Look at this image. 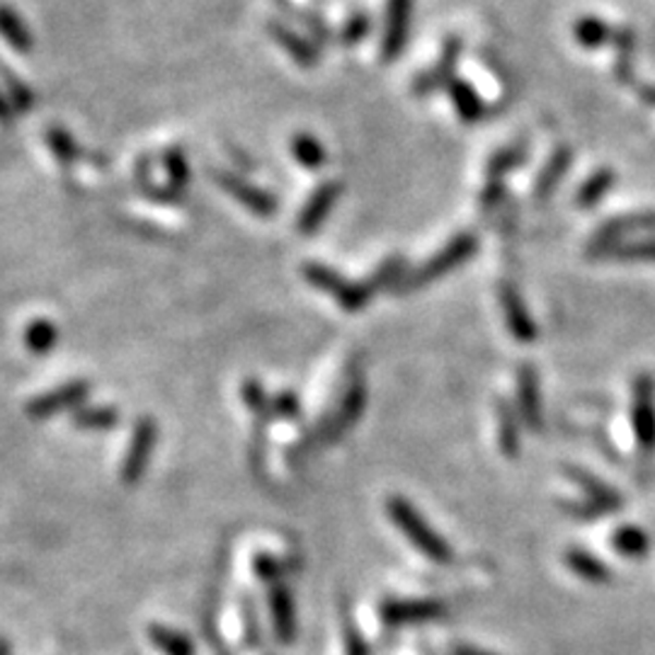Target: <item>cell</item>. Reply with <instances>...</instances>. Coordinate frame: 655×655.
<instances>
[{
  "label": "cell",
  "instance_id": "1",
  "mask_svg": "<svg viewBox=\"0 0 655 655\" xmlns=\"http://www.w3.org/2000/svg\"><path fill=\"white\" fill-rule=\"evenodd\" d=\"M386 512L391 520L398 524V530L404 532L410 542H413L422 556H428L435 564H449L452 561V548L432 527L425 522L413 505L404 498H388Z\"/></svg>",
  "mask_w": 655,
  "mask_h": 655
},
{
  "label": "cell",
  "instance_id": "2",
  "mask_svg": "<svg viewBox=\"0 0 655 655\" xmlns=\"http://www.w3.org/2000/svg\"><path fill=\"white\" fill-rule=\"evenodd\" d=\"M304 277L309 280L313 287L331 294V297L341 304L345 311H362L369 304V299H372V289H369V284L347 282L343 274H337L335 270L321 265V262H306Z\"/></svg>",
  "mask_w": 655,
  "mask_h": 655
},
{
  "label": "cell",
  "instance_id": "3",
  "mask_svg": "<svg viewBox=\"0 0 655 655\" xmlns=\"http://www.w3.org/2000/svg\"><path fill=\"white\" fill-rule=\"evenodd\" d=\"M156 440H158V425L151 416H146L136 422L129 449H126V457L120 469V479L124 485H134L144 479L146 469H149Z\"/></svg>",
  "mask_w": 655,
  "mask_h": 655
},
{
  "label": "cell",
  "instance_id": "4",
  "mask_svg": "<svg viewBox=\"0 0 655 655\" xmlns=\"http://www.w3.org/2000/svg\"><path fill=\"white\" fill-rule=\"evenodd\" d=\"M570 477H573V481L580 485V489L585 491V500L576 505V503H568L566 510L573 512L576 517H580V520H595V517H600L602 512H609L615 510V507L621 505V495L609 489L607 483L597 481L595 477H590V473L580 471V469H570Z\"/></svg>",
  "mask_w": 655,
  "mask_h": 655
},
{
  "label": "cell",
  "instance_id": "5",
  "mask_svg": "<svg viewBox=\"0 0 655 655\" xmlns=\"http://www.w3.org/2000/svg\"><path fill=\"white\" fill-rule=\"evenodd\" d=\"M477 248H479V238L473 234H461L454 240H449L435 258H430L425 265L410 277V287H420V284H428L432 280L442 277V274L452 272L454 268H459L464 260L477 252Z\"/></svg>",
  "mask_w": 655,
  "mask_h": 655
},
{
  "label": "cell",
  "instance_id": "6",
  "mask_svg": "<svg viewBox=\"0 0 655 655\" xmlns=\"http://www.w3.org/2000/svg\"><path fill=\"white\" fill-rule=\"evenodd\" d=\"M461 49H464L461 37H449L445 41L440 59L413 81V88L410 90H413L416 98H425V95L449 88V83L457 78V63L461 59Z\"/></svg>",
  "mask_w": 655,
  "mask_h": 655
},
{
  "label": "cell",
  "instance_id": "7",
  "mask_svg": "<svg viewBox=\"0 0 655 655\" xmlns=\"http://www.w3.org/2000/svg\"><path fill=\"white\" fill-rule=\"evenodd\" d=\"M631 422L637 432L639 447L643 452L655 449V384L648 374H641L633 382V404Z\"/></svg>",
  "mask_w": 655,
  "mask_h": 655
},
{
  "label": "cell",
  "instance_id": "8",
  "mask_svg": "<svg viewBox=\"0 0 655 655\" xmlns=\"http://www.w3.org/2000/svg\"><path fill=\"white\" fill-rule=\"evenodd\" d=\"M88 396H90L88 382H69L47 391V394H41L37 398H32L25 410L32 420H45L57 413H63V410L83 406Z\"/></svg>",
  "mask_w": 655,
  "mask_h": 655
},
{
  "label": "cell",
  "instance_id": "9",
  "mask_svg": "<svg viewBox=\"0 0 655 655\" xmlns=\"http://www.w3.org/2000/svg\"><path fill=\"white\" fill-rule=\"evenodd\" d=\"M410 13H413V0H386V23L382 39L384 61H394L404 54L408 41Z\"/></svg>",
  "mask_w": 655,
  "mask_h": 655
},
{
  "label": "cell",
  "instance_id": "10",
  "mask_svg": "<svg viewBox=\"0 0 655 655\" xmlns=\"http://www.w3.org/2000/svg\"><path fill=\"white\" fill-rule=\"evenodd\" d=\"M343 195V183L341 180H325L321 187H316V193L309 197V202L304 205L297 228L299 234L311 236L321 228L325 217L331 214L333 207L337 205V199Z\"/></svg>",
  "mask_w": 655,
  "mask_h": 655
},
{
  "label": "cell",
  "instance_id": "11",
  "mask_svg": "<svg viewBox=\"0 0 655 655\" xmlns=\"http://www.w3.org/2000/svg\"><path fill=\"white\" fill-rule=\"evenodd\" d=\"M445 605L437 600H388L382 605V617L386 625H418V621L437 619L445 615Z\"/></svg>",
  "mask_w": 655,
  "mask_h": 655
},
{
  "label": "cell",
  "instance_id": "12",
  "mask_svg": "<svg viewBox=\"0 0 655 655\" xmlns=\"http://www.w3.org/2000/svg\"><path fill=\"white\" fill-rule=\"evenodd\" d=\"M217 183L221 185L224 193H228L231 197H234L236 202H240L248 211H252V214L272 217L274 211H277V202H274V197L268 195V193H262L260 187L250 185L248 180H243L234 173H221V175H217Z\"/></svg>",
  "mask_w": 655,
  "mask_h": 655
},
{
  "label": "cell",
  "instance_id": "13",
  "mask_svg": "<svg viewBox=\"0 0 655 655\" xmlns=\"http://www.w3.org/2000/svg\"><path fill=\"white\" fill-rule=\"evenodd\" d=\"M500 304H503V311L507 319V328H510V333L517 337V341L524 345L534 343L536 325L532 321L530 311H527L522 297L517 294L515 287H510V284H505V287L500 289Z\"/></svg>",
  "mask_w": 655,
  "mask_h": 655
},
{
  "label": "cell",
  "instance_id": "14",
  "mask_svg": "<svg viewBox=\"0 0 655 655\" xmlns=\"http://www.w3.org/2000/svg\"><path fill=\"white\" fill-rule=\"evenodd\" d=\"M590 256L611 260H655V238L646 240H595Z\"/></svg>",
  "mask_w": 655,
  "mask_h": 655
},
{
  "label": "cell",
  "instance_id": "15",
  "mask_svg": "<svg viewBox=\"0 0 655 655\" xmlns=\"http://www.w3.org/2000/svg\"><path fill=\"white\" fill-rule=\"evenodd\" d=\"M270 615L277 639L289 643L297 633V621H294V600L292 593L282 583H274L270 590Z\"/></svg>",
  "mask_w": 655,
  "mask_h": 655
},
{
  "label": "cell",
  "instance_id": "16",
  "mask_svg": "<svg viewBox=\"0 0 655 655\" xmlns=\"http://www.w3.org/2000/svg\"><path fill=\"white\" fill-rule=\"evenodd\" d=\"M517 404H520V413L527 425L532 430L542 428V400H539V382L532 367L520 369V379H517Z\"/></svg>",
  "mask_w": 655,
  "mask_h": 655
},
{
  "label": "cell",
  "instance_id": "17",
  "mask_svg": "<svg viewBox=\"0 0 655 655\" xmlns=\"http://www.w3.org/2000/svg\"><path fill=\"white\" fill-rule=\"evenodd\" d=\"M268 32L274 41H280L284 51H287L294 61L301 63L304 69H311L319 63V49H316L309 39L297 35L294 29L284 27L282 23H268Z\"/></svg>",
  "mask_w": 655,
  "mask_h": 655
},
{
  "label": "cell",
  "instance_id": "18",
  "mask_svg": "<svg viewBox=\"0 0 655 655\" xmlns=\"http://www.w3.org/2000/svg\"><path fill=\"white\" fill-rule=\"evenodd\" d=\"M364 396L367 394H364L362 379H357V382H353L350 388L345 391V396L341 400V408H337V413L331 422V430H328V437L337 440L345 430H350L355 425L359 413H362V408H364Z\"/></svg>",
  "mask_w": 655,
  "mask_h": 655
},
{
  "label": "cell",
  "instance_id": "19",
  "mask_svg": "<svg viewBox=\"0 0 655 655\" xmlns=\"http://www.w3.org/2000/svg\"><path fill=\"white\" fill-rule=\"evenodd\" d=\"M655 228V211H637V214L609 219L600 226L595 240H621L629 234H639V231Z\"/></svg>",
  "mask_w": 655,
  "mask_h": 655
},
{
  "label": "cell",
  "instance_id": "20",
  "mask_svg": "<svg viewBox=\"0 0 655 655\" xmlns=\"http://www.w3.org/2000/svg\"><path fill=\"white\" fill-rule=\"evenodd\" d=\"M449 98L454 102V108H457V114L459 118L467 122V124H473L485 118V104L481 100V95L477 92V88L471 86V83L461 81V78H454L449 83Z\"/></svg>",
  "mask_w": 655,
  "mask_h": 655
},
{
  "label": "cell",
  "instance_id": "21",
  "mask_svg": "<svg viewBox=\"0 0 655 655\" xmlns=\"http://www.w3.org/2000/svg\"><path fill=\"white\" fill-rule=\"evenodd\" d=\"M570 161H573V153H570V149H566V146H558V149L552 153V158H548V163L542 171V175H539V180H536L534 197L539 199V202H544L546 197L554 195V189L558 187V183H561L564 175L568 173Z\"/></svg>",
  "mask_w": 655,
  "mask_h": 655
},
{
  "label": "cell",
  "instance_id": "22",
  "mask_svg": "<svg viewBox=\"0 0 655 655\" xmlns=\"http://www.w3.org/2000/svg\"><path fill=\"white\" fill-rule=\"evenodd\" d=\"M566 566L573 570L578 578L588 580V583H607L609 568L600 561L597 556L583 552V548H568L566 552Z\"/></svg>",
  "mask_w": 655,
  "mask_h": 655
},
{
  "label": "cell",
  "instance_id": "23",
  "mask_svg": "<svg viewBox=\"0 0 655 655\" xmlns=\"http://www.w3.org/2000/svg\"><path fill=\"white\" fill-rule=\"evenodd\" d=\"M573 37L583 49H600L605 47L607 41L615 39V32H611V27L602 17L585 15L573 25Z\"/></svg>",
  "mask_w": 655,
  "mask_h": 655
},
{
  "label": "cell",
  "instance_id": "24",
  "mask_svg": "<svg viewBox=\"0 0 655 655\" xmlns=\"http://www.w3.org/2000/svg\"><path fill=\"white\" fill-rule=\"evenodd\" d=\"M611 45L617 47L615 57V78L619 83H631L633 78V54H637V35L631 27H619Z\"/></svg>",
  "mask_w": 655,
  "mask_h": 655
},
{
  "label": "cell",
  "instance_id": "25",
  "mask_svg": "<svg viewBox=\"0 0 655 655\" xmlns=\"http://www.w3.org/2000/svg\"><path fill=\"white\" fill-rule=\"evenodd\" d=\"M59 343L57 325L49 319H37L25 328V347L32 355H49Z\"/></svg>",
  "mask_w": 655,
  "mask_h": 655
},
{
  "label": "cell",
  "instance_id": "26",
  "mask_svg": "<svg viewBox=\"0 0 655 655\" xmlns=\"http://www.w3.org/2000/svg\"><path fill=\"white\" fill-rule=\"evenodd\" d=\"M611 546H615L617 552L627 558H643V556H648L651 539L646 532L639 530V527L627 524V527H619L615 536H611Z\"/></svg>",
  "mask_w": 655,
  "mask_h": 655
},
{
  "label": "cell",
  "instance_id": "27",
  "mask_svg": "<svg viewBox=\"0 0 655 655\" xmlns=\"http://www.w3.org/2000/svg\"><path fill=\"white\" fill-rule=\"evenodd\" d=\"M0 37H3L13 49L23 51V54H27L32 49L29 29L8 5H0Z\"/></svg>",
  "mask_w": 655,
  "mask_h": 655
},
{
  "label": "cell",
  "instance_id": "28",
  "mask_svg": "<svg viewBox=\"0 0 655 655\" xmlns=\"http://www.w3.org/2000/svg\"><path fill=\"white\" fill-rule=\"evenodd\" d=\"M120 422V410L114 406H86L73 413V425L83 430H112Z\"/></svg>",
  "mask_w": 655,
  "mask_h": 655
},
{
  "label": "cell",
  "instance_id": "29",
  "mask_svg": "<svg viewBox=\"0 0 655 655\" xmlns=\"http://www.w3.org/2000/svg\"><path fill=\"white\" fill-rule=\"evenodd\" d=\"M292 156L306 168V171H319L325 163L323 144L311 134L292 136Z\"/></svg>",
  "mask_w": 655,
  "mask_h": 655
},
{
  "label": "cell",
  "instance_id": "30",
  "mask_svg": "<svg viewBox=\"0 0 655 655\" xmlns=\"http://www.w3.org/2000/svg\"><path fill=\"white\" fill-rule=\"evenodd\" d=\"M149 639L163 655H195L193 641H189L187 637H183V633L168 629V627L151 625L149 627Z\"/></svg>",
  "mask_w": 655,
  "mask_h": 655
},
{
  "label": "cell",
  "instance_id": "31",
  "mask_svg": "<svg viewBox=\"0 0 655 655\" xmlns=\"http://www.w3.org/2000/svg\"><path fill=\"white\" fill-rule=\"evenodd\" d=\"M611 185H615V171H609V168H602V171H597L583 187H580V193L576 197L578 207L580 209L595 207L600 199L609 193Z\"/></svg>",
  "mask_w": 655,
  "mask_h": 655
},
{
  "label": "cell",
  "instance_id": "32",
  "mask_svg": "<svg viewBox=\"0 0 655 655\" xmlns=\"http://www.w3.org/2000/svg\"><path fill=\"white\" fill-rule=\"evenodd\" d=\"M524 158H527V149L522 144L500 149L489 163V180H503L507 173L515 171V168H520L524 163Z\"/></svg>",
  "mask_w": 655,
  "mask_h": 655
},
{
  "label": "cell",
  "instance_id": "33",
  "mask_svg": "<svg viewBox=\"0 0 655 655\" xmlns=\"http://www.w3.org/2000/svg\"><path fill=\"white\" fill-rule=\"evenodd\" d=\"M47 141H49V149L54 151V156L61 163L76 161L78 146H76V141H73V136L69 132L59 129V126H51V129H47Z\"/></svg>",
  "mask_w": 655,
  "mask_h": 655
},
{
  "label": "cell",
  "instance_id": "34",
  "mask_svg": "<svg viewBox=\"0 0 655 655\" xmlns=\"http://www.w3.org/2000/svg\"><path fill=\"white\" fill-rule=\"evenodd\" d=\"M243 398H246V404H248V408L252 410V413L260 416L262 420L270 418L272 404H270V398L265 396V391H262V386L256 382V379H248V382L243 384Z\"/></svg>",
  "mask_w": 655,
  "mask_h": 655
},
{
  "label": "cell",
  "instance_id": "35",
  "mask_svg": "<svg viewBox=\"0 0 655 655\" xmlns=\"http://www.w3.org/2000/svg\"><path fill=\"white\" fill-rule=\"evenodd\" d=\"M165 171H168V180H171L173 189H183L189 180V165L187 158L180 149H173L165 153Z\"/></svg>",
  "mask_w": 655,
  "mask_h": 655
},
{
  "label": "cell",
  "instance_id": "36",
  "mask_svg": "<svg viewBox=\"0 0 655 655\" xmlns=\"http://www.w3.org/2000/svg\"><path fill=\"white\" fill-rule=\"evenodd\" d=\"M500 447L505 454L515 457L517 447H520V437H517V420L512 416V410H507L500 406Z\"/></svg>",
  "mask_w": 655,
  "mask_h": 655
},
{
  "label": "cell",
  "instance_id": "37",
  "mask_svg": "<svg viewBox=\"0 0 655 655\" xmlns=\"http://www.w3.org/2000/svg\"><path fill=\"white\" fill-rule=\"evenodd\" d=\"M5 69L0 66V76L5 78V88H8V95H10V104H13L15 110H29L32 108V92L15 76H10V73Z\"/></svg>",
  "mask_w": 655,
  "mask_h": 655
},
{
  "label": "cell",
  "instance_id": "38",
  "mask_svg": "<svg viewBox=\"0 0 655 655\" xmlns=\"http://www.w3.org/2000/svg\"><path fill=\"white\" fill-rule=\"evenodd\" d=\"M400 272H404V260H388V262H384L382 270H379L374 274V277H372V282H369V289L376 292V289H382V287H388V284H394L400 277Z\"/></svg>",
  "mask_w": 655,
  "mask_h": 655
},
{
  "label": "cell",
  "instance_id": "39",
  "mask_svg": "<svg viewBox=\"0 0 655 655\" xmlns=\"http://www.w3.org/2000/svg\"><path fill=\"white\" fill-rule=\"evenodd\" d=\"M367 32H369V17L364 13H355L343 27V41L345 45H357V41H362L367 37Z\"/></svg>",
  "mask_w": 655,
  "mask_h": 655
},
{
  "label": "cell",
  "instance_id": "40",
  "mask_svg": "<svg viewBox=\"0 0 655 655\" xmlns=\"http://www.w3.org/2000/svg\"><path fill=\"white\" fill-rule=\"evenodd\" d=\"M272 413H277L282 418H294L299 416V398L284 391V394L272 398Z\"/></svg>",
  "mask_w": 655,
  "mask_h": 655
},
{
  "label": "cell",
  "instance_id": "41",
  "mask_svg": "<svg viewBox=\"0 0 655 655\" xmlns=\"http://www.w3.org/2000/svg\"><path fill=\"white\" fill-rule=\"evenodd\" d=\"M282 573V566L274 556H268V554H260L256 558V576L265 578V580H277Z\"/></svg>",
  "mask_w": 655,
  "mask_h": 655
},
{
  "label": "cell",
  "instance_id": "42",
  "mask_svg": "<svg viewBox=\"0 0 655 655\" xmlns=\"http://www.w3.org/2000/svg\"><path fill=\"white\" fill-rule=\"evenodd\" d=\"M345 646H347V655H369L367 643L359 639L357 629H353V627L345 629Z\"/></svg>",
  "mask_w": 655,
  "mask_h": 655
},
{
  "label": "cell",
  "instance_id": "43",
  "mask_svg": "<svg viewBox=\"0 0 655 655\" xmlns=\"http://www.w3.org/2000/svg\"><path fill=\"white\" fill-rule=\"evenodd\" d=\"M0 122H13V104H10L3 95H0Z\"/></svg>",
  "mask_w": 655,
  "mask_h": 655
},
{
  "label": "cell",
  "instance_id": "44",
  "mask_svg": "<svg viewBox=\"0 0 655 655\" xmlns=\"http://www.w3.org/2000/svg\"><path fill=\"white\" fill-rule=\"evenodd\" d=\"M452 655H493V653L481 651V648H473V646H454Z\"/></svg>",
  "mask_w": 655,
  "mask_h": 655
},
{
  "label": "cell",
  "instance_id": "45",
  "mask_svg": "<svg viewBox=\"0 0 655 655\" xmlns=\"http://www.w3.org/2000/svg\"><path fill=\"white\" fill-rule=\"evenodd\" d=\"M641 98L655 108V86H643L641 88Z\"/></svg>",
  "mask_w": 655,
  "mask_h": 655
},
{
  "label": "cell",
  "instance_id": "46",
  "mask_svg": "<svg viewBox=\"0 0 655 655\" xmlns=\"http://www.w3.org/2000/svg\"><path fill=\"white\" fill-rule=\"evenodd\" d=\"M0 655H10V643L5 639H0Z\"/></svg>",
  "mask_w": 655,
  "mask_h": 655
}]
</instances>
